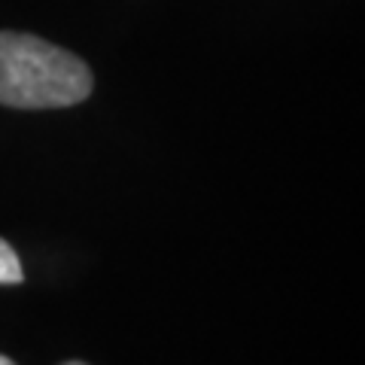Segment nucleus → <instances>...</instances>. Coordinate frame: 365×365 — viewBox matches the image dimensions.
Listing matches in <instances>:
<instances>
[{
  "label": "nucleus",
  "mask_w": 365,
  "mask_h": 365,
  "mask_svg": "<svg viewBox=\"0 0 365 365\" xmlns=\"http://www.w3.org/2000/svg\"><path fill=\"white\" fill-rule=\"evenodd\" d=\"M21 280H25V274H21V262L16 250L0 237V283H21Z\"/></svg>",
  "instance_id": "2"
},
{
  "label": "nucleus",
  "mask_w": 365,
  "mask_h": 365,
  "mask_svg": "<svg viewBox=\"0 0 365 365\" xmlns=\"http://www.w3.org/2000/svg\"><path fill=\"white\" fill-rule=\"evenodd\" d=\"M64 365H86V362H64Z\"/></svg>",
  "instance_id": "4"
},
{
  "label": "nucleus",
  "mask_w": 365,
  "mask_h": 365,
  "mask_svg": "<svg viewBox=\"0 0 365 365\" xmlns=\"http://www.w3.org/2000/svg\"><path fill=\"white\" fill-rule=\"evenodd\" d=\"M91 95V71L73 52L34 34L0 31V104L16 110L73 107Z\"/></svg>",
  "instance_id": "1"
},
{
  "label": "nucleus",
  "mask_w": 365,
  "mask_h": 365,
  "mask_svg": "<svg viewBox=\"0 0 365 365\" xmlns=\"http://www.w3.org/2000/svg\"><path fill=\"white\" fill-rule=\"evenodd\" d=\"M0 365H16V362L9 359V356H0Z\"/></svg>",
  "instance_id": "3"
}]
</instances>
